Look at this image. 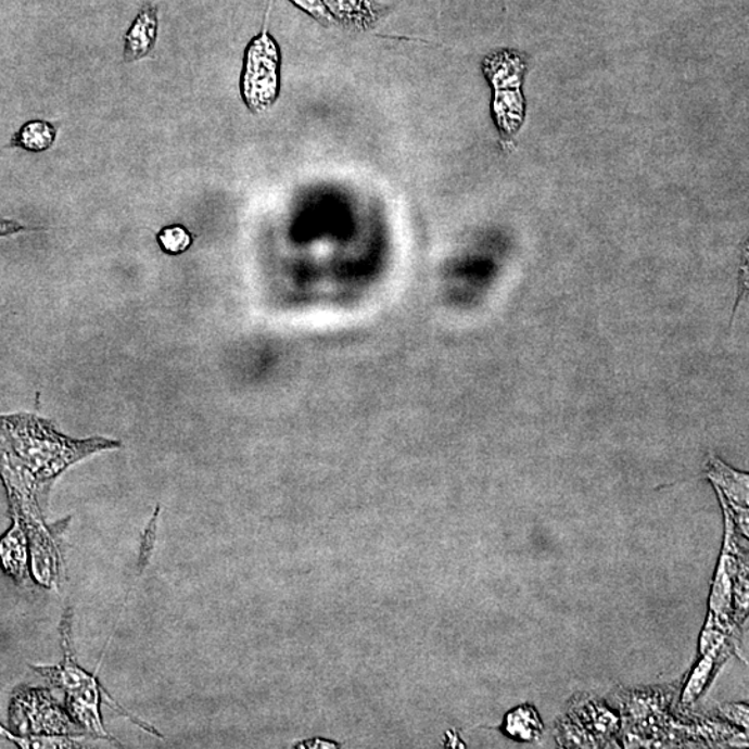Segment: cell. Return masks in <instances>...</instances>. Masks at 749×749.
<instances>
[{"mask_svg": "<svg viewBox=\"0 0 749 749\" xmlns=\"http://www.w3.org/2000/svg\"><path fill=\"white\" fill-rule=\"evenodd\" d=\"M0 447L22 459L49 491L54 479L69 466L93 453L118 448L119 443L103 437L73 441L47 419L16 414L0 416Z\"/></svg>", "mask_w": 749, "mask_h": 749, "instance_id": "1", "label": "cell"}, {"mask_svg": "<svg viewBox=\"0 0 749 749\" xmlns=\"http://www.w3.org/2000/svg\"><path fill=\"white\" fill-rule=\"evenodd\" d=\"M72 612H67L63 623L64 661L58 667H33L34 671L42 674L54 686L62 687L67 694V706L72 716L93 737L116 741L104 731L100 718V701L102 696L113 699L104 688L99 686L97 677L78 667L72 649Z\"/></svg>", "mask_w": 749, "mask_h": 749, "instance_id": "2", "label": "cell"}, {"mask_svg": "<svg viewBox=\"0 0 749 749\" xmlns=\"http://www.w3.org/2000/svg\"><path fill=\"white\" fill-rule=\"evenodd\" d=\"M483 72L491 81L494 119L504 141L516 137L524 122V98L522 92L526 62L516 50H502L484 59Z\"/></svg>", "mask_w": 749, "mask_h": 749, "instance_id": "3", "label": "cell"}, {"mask_svg": "<svg viewBox=\"0 0 749 749\" xmlns=\"http://www.w3.org/2000/svg\"><path fill=\"white\" fill-rule=\"evenodd\" d=\"M281 53L267 29L249 43L241 79L242 98L253 113L272 106L279 93Z\"/></svg>", "mask_w": 749, "mask_h": 749, "instance_id": "4", "label": "cell"}, {"mask_svg": "<svg viewBox=\"0 0 749 749\" xmlns=\"http://www.w3.org/2000/svg\"><path fill=\"white\" fill-rule=\"evenodd\" d=\"M10 726L20 736H67L77 734L78 726L53 701L50 694L38 688L22 687L10 703Z\"/></svg>", "mask_w": 749, "mask_h": 749, "instance_id": "5", "label": "cell"}, {"mask_svg": "<svg viewBox=\"0 0 749 749\" xmlns=\"http://www.w3.org/2000/svg\"><path fill=\"white\" fill-rule=\"evenodd\" d=\"M707 477L716 487L722 499L724 512L732 513L748 532V474L734 471L721 459L709 458Z\"/></svg>", "mask_w": 749, "mask_h": 749, "instance_id": "6", "label": "cell"}, {"mask_svg": "<svg viewBox=\"0 0 749 749\" xmlns=\"http://www.w3.org/2000/svg\"><path fill=\"white\" fill-rule=\"evenodd\" d=\"M157 8L147 4L125 34L124 60L132 63L147 58L157 41Z\"/></svg>", "mask_w": 749, "mask_h": 749, "instance_id": "7", "label": "cell"}, {"mask_svg": "<svg viewBox=\"0 0 749 749\" xmlns=\"http://www.w3.org/2000/svg\"><path fill=\"white\" fill-rule=\"evenodd\" d=\"M13 519L12 529L0 538V563L20 583L28 574V537L23 522L18 518Z\"/></svg>", "mask_w": 749, "mask_h": 749, "instance_id": "8", "label": "cell"}, {"mask_svg": "<svg viewBox=\"0 0 749 749\" xmlns=\"http://www.w3.org/2000/svg\"><path fill=\"white\" fill-rule=\"evenodd\" d=\"M56 128L43 119H33L22 125L10 139L9 148L27 150L31 153L47 152L56 141Z\"/></svg>", "mask_w": 749, "mask_h": 749, "instance_id": "9", "label": "cell"}, {"mask_svg": "<svg viewBox=\"0 0 749 749\" xmlns=\"http://www.w3.org/2000/svg\"><path fill=\"white\" fill-rule=\"evenodd\" d=\"M333 18L354 28H367L377 20L371 0H323Z\"/></svg>", "mask_w": 749, "mask_h": 749, "instance_id": "10", "label": "cell"}, {"mask_svg": "<svg viewBox=\"0 0 749 749\" xmlns=\"http://www.w3.org/2000/svg\"><path fill=\"white\" fill-rule=\"evenodd\" d=\"M507 736L517 741H534L541 737L543 724L532 707H519L509 712L504 723Z\"/></svg>", "mask_w": 749, "mask_h": 749, "instance_id": "11", "label": "cell"}, {"mask_svg": "<svg viewBox=\"0 0 749 749\" xmlns=\"http://www.w3.org/2000/svg\"><path fill=\"white\" fill-rule=\"evenodd\" d=\"M157 242L164 253L178 256L192 246L193 238L182 225H169L158 232Z\"/></svg>", "mask_w": 749, "mask_h": 749, "instance_id": "12", "label": "cell"}, {"mask_svg": "<svg viewBox=\"0 0 749 749\" xmlns=\"http://www.w3.org/2000/svg\"><path fill=\"white\" fill-rule=\"evenodd\" d=\"M718 648L719 647L709 648L711 649V653L702 659V662L699 663L696 672L693 673L691 681L688 683L686 691H684V703H691L693 701H696V698L702 693L703 688H706L709 676H711L713 663H715V653Z\"/></svg>", "mask_w": 749, "mask_h": 749, "instance_id": "13", "label": "cell"}, {"mask_svg": "<svg viewBox=\"0 0 749 749\" xmlns=\"http://www.w3.org/2000/svg\"><path fill=\"white\" fill-rule=\"evenodd\" d=\"M291 2L294 7L303 10L304 13L316 18L319 23L329 25L334 22L332 14L329 13V10L325 7L323 0H291Z\"/></svg>", "mask_w": 749, "mask_h": 749, "instance_id": "14", "label": "cell"}, {"mask_svg": "<svg viewBox=\"0 0 749 749\" xmlns=\"http://www.w3.org/2000/svg\"><path fill=\"white\" fill-rule=\"evenodd\" d=\"M722 712L728 721L748 727V708L746 706H726Z\"/></svg>", "mask_w": 749, "mask_h": 749, "instance_id": "15", "label": "cell"}, {"mask_svg": "<svg viewBox=\"0 0 749 749\" xmlns=\"http://www.w3.org/2000/svg\"><path fill=\"white\" fill-rule=\"evenodd\" d=\"M29 228L10 219L0 218V238L10 237V234L28 231Z\"/></svg>", "mask_w": 749, "mask_h": 749, "instance_id": "16", "label": "cell"}, {"mask_svg": "<svg viewBox=\"0 0 749 749\" xmlns=\"http://www.w3.org/2000/svg\"><path fill=\"white\" fill-rule=\"evenodd\" d=\"M0 736L7 737L8 740L13 741V742H16L18 747H20V744H22V736H20V737H18V736H14V734L8 732L7 728H4V727L2 726V724H0Z\"/></svg>", "mask_w": 749, "mask_h": 749, "instance_id": "17", "label": "cell"}]
</instances>
